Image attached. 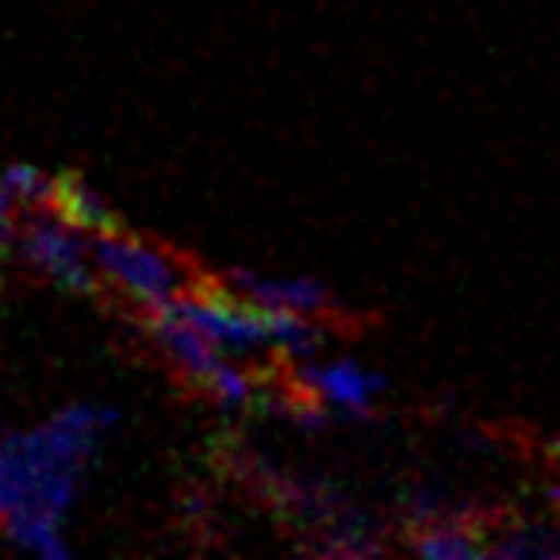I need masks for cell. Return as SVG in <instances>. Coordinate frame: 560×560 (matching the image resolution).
<instances>
[{
  "label": "cell",
  "instance_id": "9a60e30c",
  "mask_svg": "<svg viewBox=\"0 0 560 560\" xmlns=\"http://www.w3.org/2000/svg\"><path fill=\"white\" fill-rule=\"evenodd\" d=\"M552 460H557V468H560V438L552 442Z\"/></svg>",
  "mask_w": 560,
  "mask_h": 560
},
{
  "label": "cell",
  "instance_id": "ba28073f",
  "mask_svg": "<svg viewBox=\"0 0 560 560\" xmlns=\"http://www.w3.org/2000/svg\"><path fill=\"white\" fill-rule=\"evenodd\" d=\"M488 537L491 526L472 514L450 511L434 522H422L415 526L411 537V552L427 560H472V557H488Z\"/></svg>",
  "mask_w": 560,
  "mask_h": 560
},
{
  "label": "cell",
  "instance_id": "7c38bea8",
  "mask_svg": "<svg viewBox=\"0 0 560 560\" xmlns=\"http://www.w3.org/2000/svg\"><path fill=\"white\" fill-rule=\"evenodd\" d=\"M55 185H58V177L43 173L39 165L12 162V165L0 170V188H4V192H9L24 211L50 208V203H55Z\"/></svg>",
  "mask_w": 560,
  "mask_h": 560
},
{
  "label": "cell",
  "instance_id": "9c48e42d",
  "mask_svg": "<svg viewBox=\"0 0 560 560\" xmlns=\"http://www.w3.org/2000/svg\"><path fill=\"white\" fill-rule=\"evenodd\" d=\"M0 537L16 552H32L43 560H66L70 557V541H66V522L43 518L32 511H12L0 518Z\"/></svg>",
  "mask_w": 560,
  "mask_h": 560
},
{
  "label": "cell",
  "instance_id": "4fadbf2b",
  "mask_svg": "<svg viewBox=\"0 0 560 560\" xmlns=\"http://www.w3.org/2000/svg\"><path fill=\"white\" fill-rule=\"evenodd\" d=\"M24 215L27 211L20 208L16 200H12L4 188H0V254H9V249H16L20 242V226H24Z\"/></svg>",
  "mask_w": 560,
  "mask_h": 560
},
{
  "label": "cell",
  "instance_id": "6da1fadb",
  "mask_svg": "<svg viewBox=\"0 0 560 560\" xmlns=\"http://www.w3.org/2000/svg\"><path fill=\"white\" fill-rule=\"evenodd\" d=\"M124 415L108 404H70L47 422L0 438V518L32 511L66 522L85 488L89 465Z\"/></svg>",
  "mask_w": 560,
  "mask_h": 560
},
{
  "label": "cell",
  "instance_id": "8fae6325",
  "mask_svg": "<svg viewBox=\"0 0 560 560\" xmlns=\"http://www.w3.org/2000/svg\"><path fill=\"white\" fill-rule=\"evenodd\" d=\"M269 335H272V353H280L292 365L319 358V350L330 342L327 319L296 315V312H269Z\"/></svg>",
  "mask_w": 560,
  "mask_h": 560
},
{
  "label": "cell",
  "instance_id": "3957f363",
  "mask_svg": "<svg viewBox=\"0 0 560 560\" xmlns=\"http://www.w3.org/2000/svg\"><path fill=\"white\" fill-rule=\"evenodd\" d=\"M93 261L108 284L127 292L135 304H142V312H154L188 289L185 265L170 249L131 238L124 231L93 234Z\"/></svg>",
  "mask_w": 560,
  "mask_h": 560
},
{
  "label": "cell",
  "instance_id": "52a82bcc",
  "mask_svg": "<svg viewBox=\"0 0 560 560\" xmlns=\"http://www.w3.org/2000/svg\"><path fill=\"white\" fill-rule=\"evenodd\" d=\"M147 335H150V342L170 358V365L177 369L180 376H188L200 392H203V384L215 376V369L226 361L223 350H215V346H211L208 338L192 327V323H185L180 315H173L170 307H154V312H147Z\"/></svg>",
  "mask_w": 560,
  "mask_h": 560
},
{
  "label": "cell",
  "instance_id": "5b68a950",
  "mask_svg": "<svg viewBox=\"0 0 560 560\" xmlns=\"http://www.w3.org/2000/svg\"><path fill=\"white\" fill-rule=\"evenodd\" d=\"M292 388L319 399L338 419H373L388 381L358 358H312L292 365Z\"/></svg>",
  "mask_w": 560,
  "mask_h": 560
},
{
  "label": "cell",
  "instance_id": "7a4b0ae2",
  "mask_svg": "<svg viewBox=\"0 0 560 560\" xmlns=\"http://www.w3.org/2000/svg\"><path fill=\"white\" fill-rule=\"evenodd\" d=\"M16 254L20 261H27L35 272H43L73 296H96L101 292L104 277L93 261V234L73 226L55 203L27 211L24 226H20Z\"/></svg>",
  "mask_w": 560,
  "mask_h": 560
},
{
  "label": "cell",
  "instance_id": "5bb4252c",
  "mask_svg": "<svg viewBox=\"0 0 560 560\" xmlns=\"http://www.w3.org/2000/svg\"><path fill=\"white\" fill-rule=\"evenodd\" d=\"M552 518H557V557H560V495L552 499Z\"/></svg>",
  "mask_w": 560,
  "mask_h": 560
},
{
  "label": "cell",
  "instance_id": "8992f818",
  "mask_svg": "<svg viewBox=\"0 0 560 560\" xmlns=\"http://www.w3.org/2000/svg\"><path fill=\"white\" fill-rule=\"evenodd\" d=\"M223 289L257 307H269V312H296V315H315V319H335L338 315L335 292L323 280L304 277V272L231 269L223 277Z\"/></svg>",
  "mask_w": 560,
  "mask_h": 560
},
{
  "label": "cell",
  "instance_id": "277c9868",
  "mask_svg": "<svg viewBox=\"0 0 560 560\" xmlns=\"http://www.w3.org/2000/svg\"><path fill=\"white\" fill-rule=\"evenodd\" d=\"M173 315H180L185 323H192L215 350H223L226 358H257V353L272 350L269 335V307H257L249 300L234 296L219 284L215 292H180L177 300H170Z\"/></svg>",
  "mask_w": 560,
  "mask_h": 560
},
{
  "label": "cell",
  "instance_id": "30bf717a",
  "mask_svg": "<svg viewBox=\"0 0 560 560\" xmlns=\"http://www.w3.org/2000/svg\"><path fill=\"white\" fill-rule=\"evenodd\" d=\"M55 208L70 219L73 226H81L85 234H104V231H119L116 211L108 208L104 192H96L85 177L78 173H62L55 185Z\"/></svg>",
  "mask_w": 560,
  "mask_h": 560
}]
</instances>
